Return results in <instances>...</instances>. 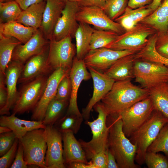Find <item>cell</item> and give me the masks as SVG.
Returning <instances> with one entry per match:
<instances>
[{"instance_id": "6da1fadb", "label": "cell", "mask_w": 168, "mask_h": 168, "mask_svg": "<svg viewBox=\"0 0 168 168\" xmlns=\"http://www.w3.org/2000/svg\"><path fill=\"white\" fill-rule=\"evenodd\" d=\"M149 96V89L135 85L131 80H127L115 82L111 90L101 100V103L108 116L117 115Z\"/></svg>"}, {"instance_id": "7a4b0ae2", "label": "cell", "mask_w": 168, "mask_h": 168, "mask_svg": "<svg viewBox=\"0 0 168 168\" xmlns=\"http://www.w3.org/2000/svg\"><path fill=\"white\" fill-rule=\"evenodd\" d=\"M110 121L108 147L114 156L119 168H139L135 163L137 147L124 134L119 115L108 116Z\"/></svg>"}, {"instance_id": "3957f363", "label": "cell", "mask_w": 168, "mask_h": 168, "mask_svg": "<svg viewBox=\"0 0 168 168\" xmlns=\"http://www.w3.org/2000/svg\"><path fill=\"white\" fill-rule=\"evenodd\" d=\"M168 123V118L154 110L149 118L129 138L132 143L136 146L135 161L138 165L145 163L148 147Z\"/></svg>"}, {"instance_id": "277c9868", "label": "cell", "mask_w": 168, "mask_h": 168, "mask_svg": "<svg viewBox=\"0 0 168 168\" xmlns=\"http://www.w3.org/2000/svg\"><path fill=\"white\" fill-rule=\"evenodd\" d=\"M94 107L98 113L97 118L92 121H85L86 124L91 128L92 138L88 142L79 140L87 160H91L100 152L106 151L108 148L109 126L107 124L108 114L101 103H98Z\"/></svg>"}, {"instance_id": "5b68a950", "label": "cell", "mask_w": 168, "mask_h": 168, "mask_svg": "<svg viewBox=\"0 0 168 168\" xmlns=\"http://www.w3.org/2000/svg\"><path fill=\"white\" fill-rule=\"evenodd\" d=\"M19 140L22 146L24 160L28 165L47 168L45 161L47 148L45 128L29 131Z\"/></svg>"}, {"instance_id": "8992f818", "label": "cell", "mask_w": 168, "mask_h": 168, "mask_svg": "<svg viewBox=\"0 0 168 168\" xmlns=\"http://www.w3.org/2000/svg\"><path fill=\"white\" fill-rule=\"evenodd\" d=\"M154 110L149 96L139 101L120 112L123 130L127 138L139 128L150 117Z\"/></svg>"}, {"instance_id": "52a82bcc", "label": "cell", "mask_w": 168, "mask_h": 168, "mask_svg": "<svg viewBox=\"0 0 168 168\" xmlns=\"http://www.w3.org/2000/svg\"><path fill=\"white\" fill-rule=\"evenodd\" d=\"M134 75L136 82L149 89L161 83L168 82V67L160 63L136 59Z\"/></svg>"}, {"instance_id": "ba28073f", "label": "cell", "mask_w": 168, "mask_h": 168, "mask_svg": "<svg viewBox=\"0 0 168 168\" xmlns=\"http://www.w3.org/2000/svg\"><path fill=\"white\" fill-rule=\"evenodd\" d=\"M48 77L40 76L23 84L12 113L22 114L34 109L42 95Z\"/></svg>"}, {"instance_id": "9c48e42d", "label": "cell", "mask_w": 168, "mask_h": 168, "mask_svg": "<svg viewBox=\"0 0 168 168\" xmlns=\"http://www.w3.org/2000/svg\"><path fill=\"white\" fill-rule=\"evenodd\" d=\"M154 32V29L149 26L138 24L130 30L119 35L106 48L116 50H132L137 53L145 46L148 37Z\"/></svg>"}, {"instance_id": "30bf717a", "label": "cell", "mask_w": 168, "mask_h": 168, "mask_svg": "<svg viewBox=\"0 0 168 168\" xmlns=\"http://www.w3.org/2000/svg\"><path fill=\"white\" fill-rule=\"evenodd\" d=\"M72 36L68 35L60 40H49L47 63L52 71L59 68L71 70L76 54Z\"/></svg>"}, {"instance_id": "8fae6325", "label": "cell", "mask_w": 168, "mask_h": 168, "mask_svg": "<svg viewBox=\"0 0 168 168\" xmlns=\"http://www.w3.org/2000/svg\"><path fill=\"white\" fill-rule=\"evenodd\" d=\"M79 22L93 26L97 29L113 31L119 35L123 29L118 22L112 20L103 9L97 7H80L77 15Z\"/></svg>"}, {"instance_id": "7c38bea8", "label": "cell", "mask_w": 168, "mask_h": 168, "mask_svg": "<svg viewBox=\"0 0 168 168\" xmlns=\"http://www.w3.org/2000/svg\"><path fill=\"white\" fill-rule=\"evenodd\" d=\"M70 70L59 68L54 70L49 76L42 95L33 110L31 119L42 121L51 101L55 97L58 85L62 79L70 73Z\"/></svg>"}, {"instance_id": "4fadbf2b", "label": "cell", "mask_w": 168, "mask_h": 168, "mask_svg": "<svg viewBox=\"0 0 168 168\" xmlns=\"http://www.w3.org/2000/svg\"><path fill=\"white\" fill-rule=\"evenodd\" d=\"M47 148L45 156L47 168H65L61 133L53 125L45 128Z\"/></svg>"}, {"instance_id": "5bb4252c", "label": "cell", "mask_w": 168, "mask_h": 168, "mask_svg": "<svg viewBox=\"0 0 168 168\" xmlns=\"http://www.w3.org/2000/svg\"><path fill=\"white\" fill-rule=\"evenodd\" d=\"M80 7L77 2L67 1L50 39L58 41L69 35L74 36L79 25L77 15Z\"/></svg>"}, {"instance_id": "9a60e30c", "label": "cell", "mask_w": 168, "mask_h": 168, "mask_svg": "<svg viewBox=\"0 0 168 168\" xmlns=\"http://www.w3.org/2000/svg\"><path fill=\"white\" fill-rule=\"evenodd\" d=\"M136 53L132 50H116L102 48L89 51L83 59L87 67L105 71L119 58Z\"/></svg>"}, {"instance_id": "2e32d148", "label": "cell", "mask_w": 168, "mask_h": 168, "mask_svg": "<svg viewBox=\"0 0 168 168\" xmlns=\"http://www.w3.org/2000/svg\"><path fill=\"white\" fill-rule=\"evenodd\" d=\"M87 68L93 80V91L92 97L82 110V114L85 121L88 120L92 108L110 91L115 82L104 73L91 67Z\"/></svg>"}, {"instance_id": "e0dca14e", "label": "cell", "mask_w": 168, "mask_h": 168, "mask_svg": "<svg viewBox=\"0 0 168 168\" xmlns=\"http://www.w3.org/2000/svg\"><path fill=\"white\" fill-rule=\"evenodd\" d=\"M86 68L83 59H78L75 56L69 73L72 90L67 114L83 116L78 107L77 95L82 82L88 80L91 78V74Z\"/></svg>"}, {"instance_id": "ac0fdd59", "label": "cell", "mask_w": 168, "mask_h": 168, "mask_svg": "<svg viewBox=\"0 0 168 168\" xmlns=\"http://www.w3.org/2000/svg\"><path fill=\"white\" fill-rule=\"evenodd\" d=\"M49 40L44 36L40 28L25 44L17 45L13 51L11 60L24 64L30 58L39 54L48 48Z\"/></svg>"}, {"instance_id": "d6986e66", "label": "cell", "mask_w": 168, "mask_h": 168, "mask_svg": "<svg viewBox=\"0 0 168 168\" xmlns=\"http://www.w3.org/2000/svg\"><path fill=\"white\" fill-rule=\"evenodd\" d=\"M24 64L21 63L11 60L5 71V82L8 93L7 103L5 106L0 110L1 115L10 114V111L14 105L19 95L16 88L17 84Z\"/></svg>"}, {"instance_id": "ffe728a7", "label": "cell", "mask_w": 168, "mask_h": 168, "mask_svg": "<svg viewBox=\"0 0 168 168\" xmlns=\"http://www.w3.org/2000/svg\"><path fill=\"white\" fill-rule=\"evenodd\" d=\"M49 47L30 58L24 64L18 83L23 84L52 71L47 63Z\"/></svg>"}, {"instance_id": "44dd1931", "label": "cell", "mask_w": 168, "mask_h": 168, "mask_svg": "<svg viewBox=\"0 0 168 168\" xmlns=\"http://www.w3.org/2000/svg\"><path fill=\"white\" fill-rule=\"evenodd\" d=\"M61 133L63 142V157L65 166L73 162L88 164L85 152L73 133L67 130Z\"/></svg>"}, {"instance_id": "7402d4cb", "label": "cell", "mask_w": 168, "mask_h": 168, "mask_svg": "<svg viewBox=\"0 0 168 168\" xmlns=\"http://www.w3.org/2000/svg\"><path fill=\"white\" fill-rule=\"evenodd\" d=\"M46 5L40 28L45 38L49 40L65 2L60 0H45Z\"/></svg>"}, {"instance_id": "603a6c76", "label": "cell", "mask_w": 168, "mask_h": 168, "mask_svg": "<svg viewBox=\"0 0 168 168\" xmlns=\"http://www.w3.org/2000/svg\"><path fill=\"white\" fill-rule=\"evenodd\" d=\"M0 125L9 128L19 139L29 131L45 128L46 127L42 121L21 119L13 113L9 116L2 115L0 117Z\"/></svg>"}, {"instance_id": "cb8c5ba5", "label": "cell", "mask_w": 168, "mask_h": 168, "mask_svg": "<svg viewBox=\"0 0 168 168\" xmlns=\"http://www.w3.org/2000/svg\"><path fill=\"white\" fill-rule=\"evenodd\" d=\"M135 54L122 57L116 61L104 73L115 82L134 78Z\"/></svg>"}, {"instance_id": "d4e9b609", "label": "cell", "mask_w": 168, "mask_h": 168, "mask_svg": "<svg viewBox=\"0 0 168 168\" xmlns=\"http://www.w3.org/2000/svg\"><path fill=\"white\" fill-rule=\"evenodd\" d=\"M153 12L148 6L136 9L127 7L123 14L114 21L119 23L127 31L135 27Z\"/></svg>"}, {"instance_id": "484cf974", "label": "cell", "mask_w": 168, "mask_h": 168, "mask_svg": "<svg viewBox=\"0 0 168 168\" xmlns=\"http://www.w3.org/2000/svg\"><path fill=\"white\" fill-rule=\"evenodd\" d=\"M45 5V0H43L22 10L16 21L27 26L40 28Z\"/></svg>"}, {"instance_id": "4316f807", "label": "cell", "mask_w": 168, "mask_h": 168, "mask_svg": "<svg viewBox=\"0 0 168 168\" xmlns=\"http://www.w3.org/2000/svg\"><path fill=\"white\" fill-rule=\"evenodd\" d=\"M37 29L25 26L16 21L0 24V34L13 37L23 44L28 41Z\"/></svg>"}, {"instance_id": "83f0119b", "label": "cell", "mask_w": 168, "mask_h": 168, "mask_svg": "<svg viewBox=\"0 0 168 168\" xmlns=\"http://www.w3.org/2000/svg\"><path fill=\"white\" fill-rule=\"evenodd\" d=\"M94 29L89 24L79 22L74 35L76 42V57L77 58L83 59L89 52L91 37Z\"/></svg>"}, {"instance_id": "f1b7e54d", "label": "cell", "mask_w": 168, "mask_h": 168, "mask_svg": "<svg viewBox=\"0 0 168 168\" xmlns=\"http://www.w3.org/2000/svg\"><path fill=\"white\" fill-rule=\"evenodd\" d=\"M143 23L162 32L168 28V0H162L156 9L142 21Z\"/></svg>"}, {"instance_id": "f546056e", "label": "cell", "mask_w": 168, "mask_h": 168, "mask_svg": "<svg viewBox=\"0 0 168 168\" xmlns=\"http://www.w3.org/2000/svg\"><path fill=\"white\" fill-rule=\"evenodd\" d=\"M149 96L154 110H157L168 118V83L164 82L149 89Z\"/></svg>"}, {"instance_id": "4dcf8cb0", "label": "cell", "mask_w": 168, "mask_h": 168, "mask_svg": "<svg viewBox=\"0 0 168 168\" xmlns=\"http://www.w3.org/2000/svg\"><path fill=\"white\" fill-rule=\"evenodd\" d=\"M22 44L12 37L0 34V73L5 75L6 67L11 60L12 54L15 47Z\"/></svg>"}, {"instance_id": "1f68e13d", "label": "cell", "mask_w": 168, "mask_h": 168, "mask_svg": "<svg viewBox=\"0 0 168 168\" xmlns=\"http://www.w3.org/2000/svg\"><path fill=\"white\" fill-rule=\"evenodd\" d=\"M156 35H155L148 40L142 49L135 54V59L160 63L168 67V58L161 55L156 50Z\"/></svg>"}, {"instance_id": "d6a6232c", "label": "cell", "mask_w": 168, "mask_h": 168, "mask_svg": "<svg viewBox=\"0 0 168 168\" xmlns=\"http://www.w3.org/2000/svg\"><path fill=\"white\" fill-rule=\"evenodd\" d=\"M68 103V101L58 99L55 97L47 107L42 121L43 124L46 126L53 125Z\"/></svg>"}, {"instance_id": "836d02e7", "label": "cell", "mask_w": 168, "mask_h": 168, "mask_svg": "<svg viewBox=\"0 0 168 168\" xmlns=\"http://www.w3.org/2000/svg\"><path fill=\"white\" fill-rule=\"evenodd\" d=\"M118 35L113 31L94 29L91 37L89 51L106 48Z\"/></svg>"}, {"instance_id": "e575fe53", "label": "cell", "mask_w": 168, "mask_h": 168, "mask_svg": "<svg viewBox=\"0 0 168 168\" xmlns=\"http://www.w3.org/2000/svg\"><path fill=\"white\" fill-rule=\"evenodd\" d=\"M22 11L15 0L0 2V24L16 21Z\"/></svg>"}, {"instance_id": "d590c367", "label": "cell", "mask_w": 168, "mask_h": 168, "mask_svg": "<svg viewBox=\"0 0 168 168\" xmlns=\"http://www.w3.org/2000/svg\"><path fill=\"white\" fill-rule=\"evenodd\" d=\"M147 152L155 153L161 152L168 158V123L162 128Z\"/></svg>"}, {"instance_id": "8d00e7d4", "label": "cell", "mask_w": 168, "mask_h": 168, "mask_svg": "<svg viewBox=\"0 0 168 168\" xmlns=\"http://www.w3.org/2000/svg\"><path fill=\"white\" fill-rule=\"evenodd\" d=\"M83 119V116L67 114L60 120L57 128L61 133L70 130L76 134L79 131Z\"/></svg>"}, {"instance_id": "74e56055", "label": "cell", "mask_w": 168, "mask_h": 168, "mask_svg": "<svg viewBox=\"0 0 168 168\" xmlns=\"http://www.w3.org/2000/svg\"><path fill=\"white\" fill-rule=\"evenodd\" d=\"M128 0H107L103 10L106 15L114 21L124 12Z\"/></svg>"}, {"instance_id": "f35d334b", "label": "cell", "mask_w": 168, "mask_h": 168, "mask_svg": "<svg viewBox=\"0 0 168 168\" xmlns=\"http://www.w3.org/2000/svg\"><path fill=\"white\" fill-rule=\"evenodd\" d=\"M145 163L148 168H168V158L158 152H147Z\"/></svg>"}, {"instance_id": "ab89813d", "label": "cell", "mask_w": 168, "mask_h": 168, "mask_svg": "<svg viewBox=\"0 0 168 168\" xmlns=\"http://www.w3.org/2000/svg\"><path fill=\"white\" fill-rule=\"evenodd\" d=\"M71 82L69 74L65 76L58 86L55 98L69 101L71 93Z\"/></svg>"}, {"instance_id": "60d3db41", "label": "cell", "mask_w": 168, "mask_h": 168, "mask_svg": "<svg viewBox=\"0 0 168 168\" xmlns=\"http://www.w3.org/2000/svg\"><path fill=\"white\" fill-rule=\"evenodd\" d=\"M19 142L16 138L10 149L0 158V168L10 167L15 159Z\"/></svg>"}, {"instance_id": "b9f144b4", "label": "cell", "mask_w": 168, "mask_h": 168, "mask_svg": "<svg viewBox=\"0 0 168 168\" xmlns=\"http://www.w3.org/2000/svg\"><path fill=\"white\" fill-rule=\"evenodd\" d=\"M16 138L15 134L12 131L0 134V156L4 155L10 149Z\"/></svg>"}, {"instance_id": "7bdbcfd3", "label": "cell", "mask_w": 168, "mask_h": 168, "mask_svg": "<svg viewBox=\"0 0 168 168\" xmlns=\"http://www.w3.org/2000/svg\"><path fill=\"white\" fill-rule=\"evenodd\" d=\"M28 166L24 160L22 146L19 140L16 154L10 168H27Z\"/></svg>"}, {"instance_id": "ee69618b", "label": "cell", "mask_w": 168, "mask_h": 168, "mask_svg": "<svg viewBox=\"0 0 168 168\" xmlns=\"http://www.w3.org/2000/svg\"><path fill=\"white\" fill-rule=\"evenodd\" d=\"M106 151L99 152L90 160V162L93 168H106Z\"/></svg>"}, {"instance_id": "f6af8a7d", "label": "cell", "mask_w": 168, "mask_h": 168, "mask_svg": "<svg viewBox=\"0 0 168 168\" xmlns=\"http://www.w3.org/2000/svg\"><path fill=\"white\" fill-rule=\"evenodd\" d=\"M5 78V75L0 73V110L5 106L7 100L8 93Z\"/></svg>"}, {"instance_id": "bcb514c9", "label": "cell", "mask_w": 168, "mask_h": 168, "mask_svg": "<svg viewBox=\"0 0 168 168\" xmlns=\"http://www.w3.org/2000/svg\"><path fill=\"white\" fill-rule=\"evenodd\" d=\"M107 0H77L80 7H95L103 9Z\"/></svg>"}, {"instance_id": "7dc6e473", "label": "cell", "mask_w": 168, "mask_h": 168, "mask_svg": "<svg viewBox=\"0 0 168 168\" xmlns=\"http://www.w3.org/2000/svg\"><path fill=\"white\" fill-rule=\"evenodd\" d=\"M153 0H128L127 7L131 9H136L148 6Z\"/></svg>"}, {"instance_id": "c3c4849f", "label": "cell", "mask_w": 168, "mask_h": 168, "mask_svg": "<svg viewBox=\"0 0 168 168\" xmlns=\"http://www.w3.org/2000/svg\"><path fill=\"white\" fill-rule=\"evenodd\" d=\"M106 168H119L114 156L109 148L106 151Z\"/></svg>"}, {"instance_id": "681fc988", "label": "cell", "mask_w": 168, "mask_h": 168, "mask_svg": "<svg viewBox=\"0 0 168 168\" xmlns=\"http://www.w3.org/2000/svg\"><path fill=\"white\" fill-rule=\"evenodd\" d=\"M22 10H25L30 6L39 3L43 0H15Z\"/></svg>"}, {"instance_id": "f907efd6", "label": "cell", "mask_w": 168, "mask_h": 168, "mask_svg": "<svg viewBox=\"0 0 168 168\" xmlns=\"http://www.w3.org/2000/svg\"><path fill=\"white\" fill-rule=\"evenodd\" d=\"M158 53L163 56L168 58V41L156 46Z\"/></svg>"}, {"instance_id": "816d5d0a", "label": "cell", "mask_w": 168, "mask_h": 168, "mask_svg": "<svg viewBox=\"0 0 168 168\" xmlns=\"http://www.w3.org/2000/svg\"><path fill=\"white\" fill-rule=\"evenodd\" d=\"M68 167L71 168H92L89 162L88 164L81 162H73L67 165Z\"/></svg>"}, {"instance_id": "f5cc1de1", "label": "cell", "mask_w": 168, "mask_h": 168, "mask_svg": "<svg viewBox=\"0 0 168 168\" xmlns=\"http://www.w3.org/2000/svg\"><path fill=\"white\" fill-rule=\"evenodd\" d=\"M162 0H153L152 2L148 5L149 7L152 9L153 11L156 10L160 5Z\"/></svg>"}, {"instance_id": "db71d44e", "label": "cell", "mask_w": 168, "mask_h": 168, "mask_svg": "<svg viewBox=\"0 0 168 168\" xmlns=\"http://www.w3.org/2000/svg\"><path fill=\"white\" fill-rule=\"evenodd\" d=\"M12 131L8 127L4 126H0V134L5 133Z\"/></svg>"}, {"instance_id": "11a10c76", "label": "cell", "mask_w": 168, "mask_h": 168, "mask_svg": "<svg viewBox=\"0 0 168 168\" xmlns=\"http://www.w3.org/2000/svg\"><path fill=\"white\" fill-rule=\"evenodd\" d=\"M15 0H0V2H7L10 1Z\"/></svg>"}, {"instance_id": "9f6ffc18", "label": "cell", "mask_w": 168, "mask_h": 168, "mask_svg": "<svg viewBox=\"0 0 168 168\" xmlns=\"http://www.w3.org/2000/svg\"><path fill=\"white\" fill-rule=\"evenodd\" d=\"M71 1L77 2V0H68Z\"/></svg>"}, {"instance_id": "6f0895ef", "label": "cell", "mask_w": 168, "mask_h": 168, "mask_svg": "<svg viewBox=\"0 0 168 168\" xmlns=\"http://www.w3.org/2000/svg\"><path fill=\"white\" fill-rule=\"evenodd\" d=\"M64 2H66L68 0H60Z\"/></svg>"}, {"instance_id": "680465c9", "label": "cell", "mask_w": 168, "mask_h": 168, "mask_svg": "<svg viewBox=\"0 0 168 168\" xmlns=\"http://www.w3.org/2000/svg\"><path fill=\"white\" fill-rule=\"evenodd\" d=\"M167 82L168 83V82Z\"/></svg>"}]
</instances>
